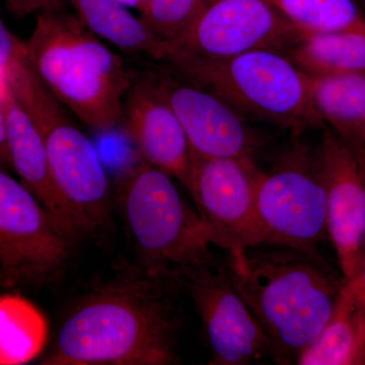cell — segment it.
Masks as SVG:
<instances>
[{"label":"cell","instance_id":"cell-21","mask_svg":"<svg viewBox=\"0 0 365 365\" xmlns=\"http://www.w3.org/2000/svg\"><path fill=\"white\" fill-rule=\"evenodd\" d=\"M304 35L365 29V16L354 0H271Z\"/></svg>","mask_w":365,"mask_h":365},{"label":"cell","instance_id":"cell-17","mask_svg":"<svg viewBox=\"0 0 365 365\" xmlns=\"http://www.w3.org/2000/svg\"><path fill=\"white\" fill-rule=\"evenodd\" d=\"M83 25L105 42L129 54L143 55L158 63L170 56L167 44L158 40L140 16L117 0H68Z\"/></svg>","mask_w":365,"mask_h":365},{"label":"cell","instance_id":"cell-14","mask_svg":"<svg viewBox=\"0 0 365 365\" xmlns=\"http://www.w3.org/2000/svg\"><path fill=\"white\" fill-rule=\"evenodd\" d=\"M144 162L186 182L192 151L179 118L160 83L158 71H134L122 103L120 125Z\"/></svg>","mask_w":365,"mask_h":365},{"label":"cell","instance_id":"cell-19","mask_svg":"<svg viewBox=\"0 0 365 365\" xmlns=\"http://www.w3.org/2000/svg\"><path fill=\"white\" fill-rule=\"evenodd\" d=\"M287 55L314 78L364 73L365 29L307 36Z\"/></svg>","mask_w":365,"mask_h":365},{"label":"cell","instance_id":"cell-6","mask_svg":"<svg viewBox=\"0 0 365 365\" xmlns=\"http://www.w3.org/2000/svg\"><path fill=\"white\" fill-rule=\"evenodd\" d=\"M297 137L267 170L258 169L257 212L264 244L319 254L327 237L325 180L319 148Z\"/></svg>","mask_w":365,"mask_h":365},{"label":"cell","instance_id":"cell-25","mask_svg":"<svg viewBox=\"0 0 365 365\" xmlns=\"http://www.w3.org/2000/svg\"><path fill=\"white\" fill-rule=\"evenodd\" d=\"M360 160H361L362 165H364V169H365V140L364 144V148H362L361 151L359 153Z\"/></svg>","mask_w":365,"mask_h":365},{"label":"cell","instance_id":"cell-20","mask_svg":"<svg viewBox=\"0 0 365 365\" xmlns=\"http://www.w3.org/2000/svg\"><path fill=\"white\" fill-rule=\"evenodd\" d=\"M47 338V321L37 307L21 295H1L0 364L31 361L43 351Z\"/></svg>","mask_w":365,"mask_h":365},{"label":"cell","instance_id":"cell-3","mask_svg":"<svg viewBox=\"0 0 365 365\" xmlns=\"http://www.w3.org/2000/svg\"><path fill=\"white\" fill-rule=\"evenodd\" d=\"M66 9L42 11L26 44L31 66L55 98L91 130L120 125L134 69Z\"/></svg>","mask_w":365,"mask_h":365},{"label":"cell","instance_id":"cell-24","mask_svg":"<svg viewBox=\"0 0 365 365\" xmlns=\"http://www.w3.org/2000/svg\"><path fill=\"white\" fill-rule=\"evenodd\" d=\"M360 280H361L362 285H364V288L365 290V258L364 262V265H362L361 271L359 274Z\"/></svg>","mask_w":365,"mask_h":365},{"label":"cell","instance_id":"cell-12","mask_svg":"<svg viewBox=\"0 0 365 365\" xmlns=\"http://www.w3.org/2000/svg\"><path fill=\"white\" fill-rule=\"evenodd\" d=\"M326 186L327 237L344 280L356 277L365 258V169L356 151L331 129L319 148Z\"/></svg>","mask_w":365,"mask_h":365},{"label":"cell","instance_id":"cell-11","mask_svg":"<svg viewBox=\"0 0 365 365\" xmlns=\"http://www.w3.org/2000/svg\"><path fill=\"white\" fill-rule=\"evenodd\" d=\"M180 280L202 322L209 364L249 365L272 357L270 341L232 284L227 258L218 266L187 269Z\"/></svg>","mask_w":365,"mask_h":365},{"label":"cell","instance_id":"cell-10","mask_svg":"<svg viewBox=\"0 0 365 365\" xmlns=\"http://www.w3.org/2000/svg\"><path fill=\"white\" fill-rule=\"evenodd\" d=\"M257 172L255 160L192 155L184 187L228 258L264 244L255 199Z\"/></svg>","mask_w":365,"mask_h":365},{"label":"cell","instance_id":"cell-26","mask_svg":"<svg viewBox=\"0 0 365 365\" xmlns=\"http://www.w3.org/2000/svg\"><path fill=\"white\" fill-rule=\"evenodd\" d=\"M139 2H140L141 6L140 11H139V14H140L141 13H143L144 7H145L146 6V2H148V0H139Z\"/></svg>","mask_w":365,"mask_h":365},{"label":"cell","instance_id":"cell-5","mask_svg":"<svg viewBox=\"0 0 365 365\" xmlns=\"http://www.w3.org/2000/svg\"><path fill=\"white\" fill-rule=\"evenodd\" d=\"M180 78L212 91L247 120L294 136L324 124L314 100V79L287 53L255 50L220 60L177 58L162 63Z\"/></svg>","mask_w":365,"mask_h":365},{"label":"cell","instance_id":"cell-7","mask_svg":"<svg viewBox=\"0 0 365 365\" xmlns=\"http://www.w3.org/2000/svg\"><path fill=\"white\" fill-rule=\"evenodd\" d=\"M78 241L32 192L0 173V284L6 289L49 287L66 273Z\"/></svg>","mask_w":365,"mask_h":365},{"label":"cell","instance_id":"cell-15","mask_svg":"<svg viewBox=\"0 0 365 365\" xmlns=\"http://www.w3.org/2000/svg\"><path fill=\"white\" fill-rule=\"evenodd\" d=\"M0 153L2 160L20 178L21 184L39 199L67 234L78 241L83 234L53 182L44 138L2 76Z\"/></svg>","mask_w":365,"mask_h":365},{"label":"cell","instance_id":"cell-18","mask_svg":"<svg viewBox=\"0 0 365 365\" xmlns=\"http://www.w3.org/2000/svg\"><path fill=\"white\" fill-rule=\"evenodd\" d=\"M313 79L314 104L324 123L359 155L365 140V72Z\"/></svg>","mask_w":365,"mask_h":365},{"label":"cell","instance_id":"cell-13","mask_svg":"<svg viewBox=\"0 0 365 365\" xmlns=\"http://www.w3.org/2000/svg\"><path fill=\"white\" fill-rule=\"evenodd\" d=\"M158 66L163 91L186 133L192 155L255 160L262 143L246 118L212 91Z\"/></svg>","mask_w":365,"mask_h":365},{"label":"cell","instance_id":"cell-4","mask_svg":"<svg viewBox=\"0 0 365 365\" xmlns=\"http://www.w3.org/2000/svg\"><path fill=\"white\" fill-rule=\"evenodd\" d=\"M118 191L135 264L145 272L181 282L187 269L225 261L213 252L217 245L212 232L167 173L143 160L127 173Z\"/></svg>","mask_w":365,"mask_h":365},{"label":"cell","instance_id":"cell-16","mask_svg":"<svg viewBox=\"0 0 365 365\" xmlns=\"http://www.w3.org/2000/svg\"><path fill=\"white\" fill-rule=\"evenodd\" d=\"M295 364H365V290L359 275L345 280L325 327Z\"/></svg>","mask_w":365,"mask_h":365},{"label":"cell","instance_id":"cell-8","mask_svg":"<svg viewBox=\"0 0 365 365\" xmlns=\"http://www.w3.org/2000/svg\"><path fill=\"white\" fill-rule=\"evenodd\" d=\"M25 110L44 138L53 182L83 237L103 234L111 222V185L95 146L51 93Z\"/></svg>","mask_w":365,"mask_h":365},{"label":"cell","instance_id":"cell-2","mask_svg":"<svg viewBox=\"0 0 365 365\" xmlns=\"http://www.w3.org/2000/svg\"><path fill=\"white\" fill-rule=\"evenodd\" d=\"M228 274L271 344L272 359L292 364L323 330L345 280L321 255L281 245L227 257Z\"/></svg>","mask_w":365,"mask_h":365},{"label":"cell","instance_id":"cell-1","mask_svg":"<svg viewBox=\"0 0 365 365\" xmlns=\"http://www.w3.org/2000/svg\"><path fill=\"white\" fill-rule=\"evenodd\" d=\"M179 281L121 269L62 319L45 365H170L181 361Z\"/></svg>","mask_w":365,"mask_h":365},{"label":"cell","instance_id":"cell-23","mask_svg":"<svg viewBox=\"0 0 365 365\" xmlns=\"http://www.w3.org/2000/svg\"><path fill=\"white\" fill-rule=\"evenodd\" d=\"M9 14L19 19L42 11L66 9L63 0H4Z\"/></svg>","mask_w":365,"mask_h":365},{"label":"cell","instance_id":"cell-9","mask_svg":"<svg viewBox=\"0 0 365 365\" xmlns=\"http://www.w3.org/2000/svg\"><path fill=\"white\" fill-rule=\"evenodd\" d=\"M302 38L271 0H212L170 43L167 62L227 59L261 49L287 53Z\"/></svg>","mask_w":365,"mask_h":365},{"label":"cell","instance_id":"cell-22","mask_svg":"<svg viewBox=\"0 0 365 365\" xmlns=\"http://www.w3.org/2000/svg\"><path fill=\"white\" fill-rule=\"evenodd\" d=\"M211 1L212 0H148L139 16L153 35L169 47L170 43L186 32Z\"/></svg>","mask_w":365,"mask_h":365}]
</instances>
